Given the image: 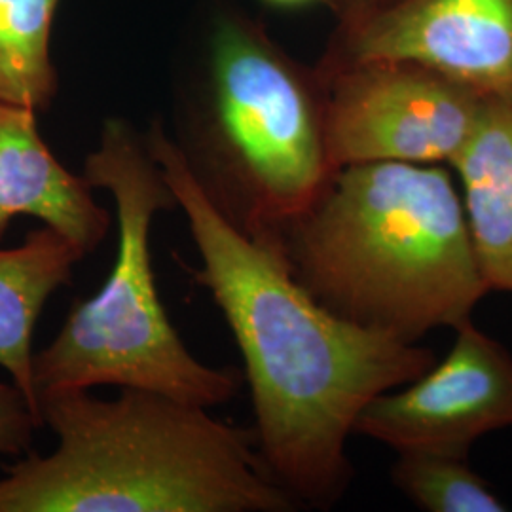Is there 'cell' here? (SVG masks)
Returning <instances> with one entry per match:
<instances>
[{
	"label": "cell",
	"instance_id": "cell-1",
	"mask_svg": "<svg viewBox=\"0 0 512 512\" xmlns=\"http://www.w3.org/2000/svg\"><path fill=\"white\" fill-rule=\"evenodd\" d=\"M145 135L200 255L188 274L241 351L260 458L298 505L334 507L353 480L348 440L361 412L439 357L321 306L294 279L277 234L249 238L205 200L162 120Z\"/></svg>",
	"mask_w": 512,
	"mask_h": 512
},
{
	"label": "cell",
	"instance_id": "cell-2",
	"mask_svg": "<svg viewBox=\"0 0 512 512\" xmlns=\"http://www.w3.org/2000/svg\"><path fill=\"white\" fill-rule=\"evenodd\" d=\"M277 236L321 306L408 344L456 329L490 294L448 165H346Z\"/></svg>",
	"mask_w": 512,
	"mask_h": 512
},
{
	"label": "cell",
	"instance_id": "cell-3",
	"mask_svg": "<svg viewBox=\"0 0 512 512\" xmlns=\"http://www.w3.org/2000/svg\"><path fill=\"white\" fill-rule=\"evenodd\" d=\"M38 397L50 456L25 458L0 478V512H291L298 503L268 473L253 429L200 404L120 387Z\"/></svg>",
	"mask_w": 512,
	"mask_h": 512
},
{
	"label": "cell",
	"instance_id": "cell-4",
	"mask_svg": "<svg viewBox=\"0 0 512 512\" xmlns=\"http://www.w3.org/2000/svg\"><path fill=\"white\" fill-rule=\"evenodd\" d=\"M169 137L205 200L249 238L306 213L338 171L321 74L232 6L177 80Z\"/></svg>",
	"mask_w": 512,
	"mask_h": 512
},
{
	"label": "cell",
	"instance_id": "cell-5",
	"mask_svg": "<svg viewBox=\"0 0 512 512\" xmlns=\"http://www.w3.org/2000/svg\"><path fill=\"white\" fill-rule=\"evenodd\" d=\"M82 175L114 200L118 251L99 293L78 300L54 340L35 353L37 399L52 391L116 385L205 408L228 403L243 374L198 361L167 317L156 287L150 226L158 213L179 205L147 135L124 118L105 120Z\"/></svg>",
	"mask_w": 512,
	"mask_h": 512
},
{
	"label": "cell",
	"instance_id": "cell-6",
	"mask_svg": "<svg viewBox=\"0 0 512 512\" xmlns=\"http://www.w3.org/2000/svg\"><path fill=\"white\" fill-rule=\"evenodd\" d=\"M315 69L327 90L336 169L368 162L450 165L486 97L410 61H319Z\"/></svg>",
	"mask_w": 512,
	"mask_h": 512
},
{
	"label": "cell",
	"instance_id": "cell-7",
	"mask_svg": "<svg viewBox=\"0 0 512 512\" xmlns=\"http://www.w3.org/2000/svg\"><path fill=\"white\" fill-rule=\"evenodd\" d=\"M454 344L416 380L376 397L355 435L395 454L406 450L471 456L476 440L512 427V353L473 317Z\"/></svg>",
	"mask_w": 512,
	"mask_h": 512
},
{
	"label": "cell",
	"instance_id": "cell-8",
	"mask_svg": "<svg viewBox=\"0 0 512 512\" xmlns=\"http://www.w3.org/2000/svg\"><path fill=\"white\" fill-rule=\"evenodd\" d=\"M410 61L482 95H512V0H401L319 61Z\"/></svg>",
	"mask_w": 512,
	"mask_h": 512
},
{
	"label": "cell",
	"instance_id": "cell-9",
	"mask_svg": "<svg viewBox=\"0 0 512 512\" xmlns=\"http://www.w3.org/2000/svg\"><path fill=\"white\" fill-rule=\"evenodd\" d=\"M16 217L42 220L86 253L103 243L112 222L84 175L71 173L44 143L37 112L0 103V239Z\"/></svg>",
	"mask_w": 512,
	"mask_h": 512
},
{
	"label": "cell",
	"instance_id": "cell-10",
	"mask_svg": "<svg viewBox=\"0 0 512 512\" xmlns=\"http://www.w3.org/2000/svg\"><path fill=\"white\" fill-rule=\"evenodd\" d=\"M456 177L476 264L490 293L512 294V95H486Z\"/></svg>",
	"mask_w": 512,
	"mask_h": 512
},
{
	"label": "cell",
	"instance_id": "cell-11",
	"mask_svg": "<svg viewBox=\"0 0 512 512\" xmlns=\"http://www.w3.org/2000/svg\"><path fill=\"white\" fill-rule=\"evenodd\" d=\"M86 255L73 239L46 224L16 249L0 251V366L12 376L38 420L35 325L48 298L71 283L74 266Z\"/></svg>",
	"mask_w": 512,
	"mask_h": 512
},
{
	"label": "cell",
	"instance_id": "cell-12",
	"mask_svg": "<svg viewBox=\"0 0 512 512\" xmlns=\"http://www.w3.org/2000/svg\"><path fill=\"white\" fill-rule=\"evenodd\" d=\"M61 0H0V103L42 112L59 78L52 31Z\"/></svg>",
	"mask_w": 512,
	"mask_h": 512
},
{
	"label": "cell",
	"instance_id": "cell-13",
	"mask_svg": "<svg viewBox=\"0 0 512 512\" xmlns=\"http://www.w3.org/2000/svg\"><path fill=\"white\" fill-rule=\"evenodd\" d=\"M391 482L423 512H505L509 503L465 456L406 450L397 452Z\"/></svg>",
	"mask_w": 512,
	"mask_h": 512
},
{
	"label": "cell",
	"instance_id": "cell-14",
	"mask_svg": "<svg viewBox=\"0 0 512 512\" xmlns=\"http://www.w3.org/2000/svg\"><path fill=\"white\" fill-rule=\"evenodd\" d=\"M42 423L18 385L0 384V456H21Z\"/></svg>",
	"mask_w": 512,
	"mask_h": 512
},
{
	"label": "cell",
	"instance_id": "cell-15",
	"mask_svg": "<svg viewBox=\"0 0 512 512\" xmlns=\"http://www.w3.org/2000/svg\"><path fill=\"white\" fill-rule=\"evenodd\" d=\"M399 2L401 0H327L336 18L334 33H349Z\"/></svg>",
	"mask_w": 512,
	"mask_h": 512
},
{
	"label": "cell",
	"instance_id": "cell-16",
	"mask_svg": "<svg viewBox=\"0 0 512 512\" xmlns=\"http://www.w3.org/2000/svg\"><path fill=\"white\" fill-rule=\"evenodd\" d=\"M264 2L275 8H302L313 2H327V0H264Z\"/></svg>",
	"mask_w": 512,
	"mask_h": 512
}]
</instances>
